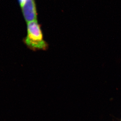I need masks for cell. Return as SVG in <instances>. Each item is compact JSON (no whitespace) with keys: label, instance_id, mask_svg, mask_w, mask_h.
<instances>
[{"label":"cell","instance_id":"1","mask_svg":"<svg viewBox=\"0 0 121 121\" xmlns=\"http://www.w3.org/2000/svg\"><path fill=\"white\" fill-rule=\"evenodd\" d=\"M27 32L23 42L29 49L33 51L48 49L49 45L43 39L41 26L37 20L27 23Z\"/></svg>","mask_w":121,"mask_h":121},{"label":"cell","instance_id":"2","mask_svg":"<svg viewBox=\"0 0 121 121\" xmlns=\"http://www.w3.org/2000/svg\"><path fill=\"white\" fill-rule=\"evenodd\" d=\"M21 7L25 20L27 23L37 20V13L35 0H26Z\"/></svg>","mask_w":121,"mask_h":121},{"label":"cell","instance_id":"3","mask_svg":"<svg viewBox=\"0 0 121 121\" xmlns=\"http://www.w3.org/2000/svg\"><path fill=\"white\" fill-rule=\"evenodd\" d=\"M18 0V3L21 7L23 5V4L24 3V2L26 0Z\"/></svg>","mask_w":121,"mask_h":121}]
</instances>
